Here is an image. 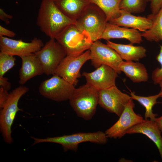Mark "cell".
<instances>
[{
	"instance_id": "9",
	"label": "cell",
	"mask_w": 162,
	"mask_h": 162,
	"mask_svg": "<svg viewBox=\"0 0 162 162\" xmlns=\"http://www.w3.org/2000/svg\"><path fill=\"white\" fill-rule=\"evenodd\" d=\"M90 59L89 50L76 56L67 55L58 65L53 75L60 76L75 86L78 82V79L81 76V67Z\"/></svg>"
},
{
	"instance_id": "16",
	"label": "cell",
	"mask_w": 162,
	"mask_h": 162,
	"mask_svg": "<svg viewBox=\"0 0 162 162\" xmlns=\"http://www.w3.org/2000/svg\"><path fill=\"white\" fill-rule=\"evenodd\" d=\"M161 131L155 121L145 119L130 128L126 134H141L148 137L155 144L162 159V137Z\"/></svg>"
},
{
	"instance_id": "20",
	"label": "cell",
	"mask_w": 162,
	"mask_h": 162,
	"mask_svg": "<svg viewBox=\"0 0 162 162\" xmlns=\"http://www.w3.org/2000/svg\"><path fill=\"white\" fill-rule=\"evenodd\" d=\"M52 0L65 15L76 21L91 3L89 0Z\"/></svg>"
},
{
	"instance_id": "14",
	"label": "cell",
	"mask_w": 162,
	"mask_h": 162,
	"mask_svg": "<svg viewBox=\"0 0 162 162\" xmlns=\"http://www.w3.org/2000/svg\"><path fill=\"white\" fill-rule=\"evenodd\" d=\"M118 73L111 67L103 64L91 72H84L82 75L86 83L97 90L106 89L116 85Z\"/></svg>"
},
{
	"instance_id": "33",
	"label": "cell",
	"mask_w": 162,
	"mask_h": 162,
	"mask_svg": "<svg viewBox=\"0 0 162 162\" xmlns=\"http://www.w3.org/2000/svg\"><path fill=\"white\" fill-rule=\"evenodd\" d=\"M155 121L162 132V116L158 118H156Z\"/></svg>"
},
{
	"instance_id": "28",
	"label": "cell",
	"mask_w": 162,
	"mask_h": 162,
	"mask_svg": "<svg viewBox=\"0 0 162 162\" xmlns=\"http://www.w3.org/2000/svg\"><path fill=\"white\" fill-rule=\"evenodd\" d=\"M150 8L151 14H157L162 8V0H151Z\"/></svg>"
},
{
	"instance_id": "12",
	"label": "cell",
	"mask_w": 162,
	"mask_h": 162,
	"mask_svg": "<svg viewBox=\"0 0 162 162\" xmlns=\"http://www.w3.org/2000/svg\"><path fill=\"white\" fill-rule=\"evenodd\" d=\"M134 103L131 99L125 105L118 120L105 131L108 138H121L126 134L128 130L144 120L140 115L134 112Z\"/></svg>"
},
{
	"instance_id": "10",
	"label": "cell",
	"mask_w": 162,
	"mask_h": 162,
	"mask_svg": "<svg viewBox=\"0 0 162 162\" xmlns=\"http://www.w3.org/2000/svg\"><path fill=\"white\" fill-rule=\"evenodd\" d=\"M89 50L92 64L95 68L106 65L116 70L118 74L121 73L119 66L123 60L115 50L107 44L98 40L93 42Z\"/></svg>"
},
{
	"instance_id": "30",
	"label": "cell",
	"mask_w": 162,
	"mask_h": 162,
	"mask_svg": "<svg viewBox=\"0 0 162 162\" xmlns=\"http://www.w3.org/2000/svg\"><path fill=\"white\" fill-rule=\"evenodd\" d=\"M16 35L15 33L1 25L0 26V37H4L12 38L15 37Z\"/></svg>"
},
{
	"instance_id": "35",
	"label": "cell",
	"mask_w": 162,
	"mask_h": 162,
	"mask_svg": "<svg viewBox=\"0 0 162 162\" xmlns=\"http://www.w3.org/2000/svg\"><path fill=\"white\" fill-rule=\"evenodd\" d=\"M147 2H150L151 0H146Z\"/></svg>"
},
{
	"instance_id": "15",
	"label": "cell",
	"mask_w": 162,
	"mask_h": 162,
	"mask_svg": "<svg viewBox=\"0 0 162 162\" xmlns=\"http://www.w3.org/2000/svg\"><path fill=\"white\" fill-rule=\"evenodd\" d=\"M142 33L139 31L111 24L108 22L101 39L107 41L111 39L124 38L132 44H140L142 41Z\"/></svg>"
},
{
	"instance_id": "22",
	"label": "cell",
	"mask_w": 162,
	"mask_h": 162,
	"mask_svg": "<svg viewBox=\"0 0 162 162\" xmlns=\"http://www.w3.org/2000/svg\"><path fill=\"white\" fill-rule=\"evenodd\" d=\"M147 17L152 20V24L150 29L142 33V37L150 42H162V8L157 14H151Z\"/></svg>"
},
{
	"instance_id": "1",
	"label": "cell",
	"mask_w": 162,
	"mask_h": 162,
	"mask_svg": "<svg viewBox=\"0 0 162 162\" xmlns=\"http://www.w3.org/2000/svg\"><path fill=\"white\" fill-rule=\"evenodd\" d=\"M76 22L61 11L52 0H42L36 24L50 38L55 39L67 26Z\"/></svg>"
},
{
	"instance_id": "32",
	"label": "cell",
	"mask_w": 162,
	"mask_h": 162,
	"mask_svg": "<svg viewBox=\"0 0 162 162\" xmlns=\"http://www.w3.org/2000/svg\"><path fill=\"white\" fill-rule=\"evenodd\" d=\"M13 18V16L6 13L2 8L0 9V19L6 23H9L10 20Z\"/></svg>"
},
{
	"instance_id": "5",
	"label": "cell",
	"mask_w": 162,
	"mask_h": 162,
	"mask_svg": "<svg viewBox=\"0 0 162 162\" xmlns=\"http://www.w3.org/2000/svg\"><path fill=\"white\" fill-rule=\"evenodd\" d=\"M28 91L27 87L21 85L14 89L9 93L7 101L0 110V131L4 142L10 144L13 142L12 126L17 112L22 110L18 107L19 101Z\"/></svg>"
},
{
	"instance_id": "19",
	"label": "cell",
	"mask_w": 162,
	"mask_h": 162,
	"mask_svg": "<svg viewBox=\"0 0 162 162\" xmlns=\"http://www.w3.org/2000/svg\"><path fill=\"white\" fill-rule=\"evenodd\" d=\"M106 44L115 50L122 59L125 61L137 62L146 56V49L141 46H134L133 44H117L110 40Z\"/></svg>"
},
{
	"instance_id": "24",
	"label": "cell",
	"mask_w": 162,
	"mask_h": 162,
	"mask_svg": "<svg viewBox=\"0 0 162 162\" xmlns=\"http://www.w3.org/2000/svg\"><path fill=\"white\" fill-rule=\"evenodd\" d=\"M130 94L132 99L137 101L145 107V119L149 118L150 120L155 121L157 115L153 113L152 108L157 103V99L160 97L159 94L148 96H142L136 95L131 91Z\"/></svg>"
},
{
	"instance_id": "3",
	"label": "cell",
	"mask_w": 162,
	"mask_h": 162,
	"mask_svg": "<svg viewBox=\"0 0 162 162\" xmlns=\"http://www.w3.org/2000/svg\"><path fill=\"white\" fill-rule=\"evenodd\" d=\"M69 100L79 117L90 120L94 115L98 104V90L86 83L75 88Z\"/></svg>"
},
{
	"instance_id": "25",
	"label": "cell",
	"mask_w": 162,
	"mask_h": 162,
	"mask_svg": "<svg viewBox=\"0 0 162 162\" xmlns=\"http://www.w3.org/2000/svg\"><path fill=\"white\" fill-rule=\"evenodd\" d=\"M147 2L146 0H122L119 8L131 14H138L145 11Z\"/></svg>"
},
{
	"instance_id": "34",
	"label": "cell",
	"mask_w": 162,
	"mask_h": 162,
	"mask_svg": "<svg viewBox=\"0 0 162 162\" xmlns=\"http://www.w3.org/2000/svg\"><path fill=\"white\" fill-rule=\"evenodd\" d=\"M159 84L161 88V89L159 94L160 95V97L162 98V81Z\"/></svg>"
},
{
	"instance_id": "4",
	"label": "cell",
	"mask_w": 162,
	"mask_h": 162,
	"mask_svg": "<svg viewBox=\"0 0 162 162\" xmlns=\"http://www.w3.org/2000/svg\"><path fill=\"white\" fill-rule=\"evenodd\" d=\"M34 140L33 145L43 142H50L61 145L64 151H76L81 143L90 142L98 144H104L108 141L105 132L100 131L94 132H79L61 136L41 139L31 137Z\"/></svg>"
},
{
	"instance_id": "11",
	"label": "cell",
	"mask_w": 162,
	"mask_h": 162,
	"mask_svg": "<svg viewBox=\"0 0 162 162\" xmlns=\"http://www.w3.org/2000/svg\"><path fill=\"white\" fill-rule=\"evenodd\" d=\"M131 99L130 96L122 92L116 85L98 90V104L109 112L114 113L118 117Z\"/></svg>"
},
{
	"instance_id": "2",
	"label": "cell",
	"mask_w": 162,
	"mask_h": 162,
	"mask_svg": "<svg viewBox=\"0 0 162 162\" xmlns=\"http://www.w3.org/2000/svg\"><path fill=\"white\" fill-rule=\"evenodd\" d=\"M67 55L76 56L89 50L93 41L89 34L76 22L63 30L55 38Z\"/></svg>"
},
{
	"instance_id": "27",
	"label": "cell",
	"mask_w": 162,
	"mask_h": 162,
	"mask_svg": "<svg viewBox=\"0 0 162 162\" xmlns=\"http://www.w3.org/2000/svg\"><path fill=\"white\" fill-rule=\"evenodd\" d=\"M160 51L157 56L156 58L157 61L160 64V68H157L152 72V78L155 84H159L162 81V45L160 46Z\"/></svg>"
},
{
	"instance_id": "18",
	"label": "cell",
	"mask_w": 162,
	"mask_h": 162,
	"mask_svg": "<svg viewBox=\"0 0 162 162\" xmlns=\"http://www.w3.org/2000/svg\"><path fill=\"white\" fill-rule=\"evenodd\" d=\"M20 58L22 64L19 73L20 84L23 85L32 78L44 74L42 66L34 53Z\"/></svg>"
},
{
	"instance_id": "21",
	"label": "cell",
	"mask_w": 162,
	"mask_h": 162,
	"mask_svg": "<svg viewBox=\"0 0 162 162\" xmlns=\"http://www.w3.org/2000/svg\"><path fill=\"white\" fill-rule=\"evenodd\" d=\"M121 72L134 82H146L148 80L147 71L144 65L139 62L123 61L119 66Z\"/></svg>"
},
{
	"instance_id": "31",
	"label": "cell",
	"mask_w": 162,
	"mask_h": 162,
	"mask_svg": "<svg viewBox=\"0 0 162 162\" xmlns=\"http://www.w3.org/2000/svg\"><path fill=\"white\" fill-rule=\"evenodd\" d=\"M0 86L5 90L8 91L11 88V83L8 81V79L4 76H0Z\"/></svg>"
},
{
	"instance_id": "17",
	"label": "cell",
	"mask_w": 162,
	"mask_h": 162,
	"mask_svg": "<svg viewBox=\"0 0 162 162\" xmlns=\"http://www.w3.org/2000/svg\"><path fill=\"white\" fill-rule=\"evenodd\" d=\"M119 17L108 22L120 26L130 28L143 32L151 27L152 21L149 17L137 16L123 10H120Z\"/></svg>"
},
{
	"instance_id": "13",
	"label": "cell",
	"mask_w": 162,
	"mask_h": 162,
	"mask_svg": "<svg viewBox=\"0 0 162 162\" xmlns=\"http://www.w3.org/2000/svg\"><path fill=\"white\" fill-rule=\"evenodd\" d=\"M42 40L34 38L30 42L0 37V50L9 55L20 57L35 53L44 46Z\"/></svg>"
},
{
	"instance_id": "7",
	"label": "cell",
	"mask_w": 162,
	"mask_h": 162,
	"mask_svg": "<svg viewBox=\"0 0 162 162\" xmlns=\"http://www.w3.org/2000/svg\"><path fill=\"white\" fill-rule=\"evenodd\" d=\"M43 67L44 74L53 75L62 60L67 56L62 46L55 39L51 38L34 53Z\"/></svg>"
},
{
	"instance_id": "23",
	"label": "cell",
	"mask_w": 162,
	"mask_h": 162,
	"mask_svg": "<svg viewBox=\"0 0 162 162\" xmlns=\"http://www.w3.org/2000/svg\"><path fill=\"white\" fill-rule=\"evenodd\" d=\"M99 8L106 15L108 22L119 17L120 4L122 0H89Z\"/></svg>"
},
{
	"instance_id": "26",
	"label": "cell",
	"mask_w": 162,
	"mask_h": 162,
	"mask_svg": "<svg viewBox=\"0 0 162 162\" xmlns=\"http://www.w3.org/2000/svg\"><path fill=\"white\" fill-rule=\"evenodd\" d=\"M16 60L14 56L0 51V76H4L6 72L14 66Z\"/></svg>"
},
{
	"instance_id": "6",
	"label": "cell",
	"mask_w": 162,
	"mask_h": 162,
	"mask_svg": "<svg viewBox=\"0 0 162 162\" xmlns=\"http://www.w3.org/2000/svg\"><path fill=\"white\" fill-rule=\"evenodd\" d=\"M90 35L93 42L101 39L108 22L104 13L95 4L90 3L76 21Z\"/></svg>"
},
{
	"instance_id": "29",
	"label": "cell",
	"mask_w": 162,
	"mask_h": 162,
	"mask_svg": "<svg viewBox=\"0 0 162 162\" xmlns=\"http://www.w3.org/2000/svg\"><path fill=\"white\" fill-rule=\"evenodd\" d=\"M9 93L3 88H0V109H2L8 99Z\"/></svg>"
},
{
	"instance_id": "8",
	"label": "cell",
	"mask_w": 162,
	"mask_h": 162,
	"mask_svg": "<svg viewBox=\"0 0 162 162\" xmlns=\"http://www.w3.org/2000/svg\"><path fill=\"white\" fill-rule=\"evenodd\" d=\"M75 88L74 85L62 77L53 75L41 82L39 92L47 99L59 102L69 100Z\"/></svg>"
}]
</instances>
